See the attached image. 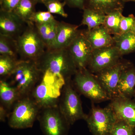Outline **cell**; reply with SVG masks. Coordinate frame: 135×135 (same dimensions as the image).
Wrapping results in <instances>:
<instances>
[{
	"instance_id": "6da1fadb",
	"label": "cell",
	"mask_w": 135,
	"mask_h": 135,
	"mask_svg": "<svg viewBox=\"0 0 135 135\" xmlns=\"http://www.w3.org/2000/svg\"><path fill=\"white\" fill-rule=\"evenodd\" d=\"M36 62L42 75L61 88L78 70L68 48L47 49Z\"/></svg>"
},
{
	"instance_id": "7a4b0ae2",
	"label": "cell",
	"mask_w": 135,
	"mask_h": 135,
	"mask_svg": "<svg viewBox=\"0 0 135 135\" xmlns=\"http://www.w3.org/2000/svg\"><path fill=\"white\" fill-rule=\"evenodd\" d=\"M42 75L36 61L19 60L8 81L16 89L22 97L30 95Z\"/></svg>"
},
{
	"instance_id": "3957f363",
	"label": "cell",
	"mask_w": 135,
	"mask_h": 135,
	"mask_svg": "<svg viewBox=\"0 0 135 135\" xmlns=\"http://www.w3.org/2000/svg\"><path fill=\"white\" fill-rule=\"evenodd\" d=\"M41 109L30 96L23 97L16 102L8 118V125L15 129L32 127Z\"/></svg>"
},
{
	"instance_id": "277c9868",
	"label": "cell",
	"mask_w": 135,
	"mask_h": 135,
	"mask_svg": "<svg viewBox=\"0 0 135 135\" xmlns=\"http://www.w3.org/2000/svg\"><path fill=\"white\" fill-rule=\"evenodd\" d=\"M16 41L20 60L36 61L47 50L32 23H27L24 31Z\"/></svg>"
},
{
	"instance_id": "5b68a950",
	"label": "cell",
	"mask_w": 135,
	"mask_h": 135,
	"mask_svg": "<svg viewBox=\"0 0 135 135\" xmlns=\"http://www.w3.org/2000/svg\"><path fill=\"white\" fill-rule=\"evenodd\" d=\"M58 107L70 126L80 120H84L86 116L83 112L79 95L72 80L66 83L60 90Z\"/></svg>"
},
{
	"instance_id": "8992f818",
	"label": "cell",
	"mask_w": 135,
	"mask_h": 135,
	"mask_svg": "<svg viewBox=\"0 0 135 135\" xmlns=\"http://www.w3.org/2000/svg\"><path fill=\"white\" fill-rule=\"evenodd\" d=\"M72 82L78 92L90 99L92 103H101L110 100L95 75L87 68L78 70Z\"/></svg>"
},
{
	"instance_id": "52a82bcc",
	"label": "cell",
	"mask_w": 135,
	"mask_h": 135,
	"mask_svg": "<svg viewBox=\"0 0 135 135\" xmlns=\"http://www.w3.org/2000/svg\"><path fill=\"white\" fill-rule=\"evenodd\" d=\"M84 120L92 135H110L118 119L109 105L101 108L94 106L92 103L91 109Z\"/></svg>"
},
{
	"instance_id": "ba28073f",
	"label": "cell",
	"mask_w": 135,
	"mask_h": 135,
	"mask_svg": "<svg viewBox=\"0 0 135 135\" xmlns=\"http://www.w3.org/2000/svg\"><path fill=\"white\" fill-rule=\"evenodd\" d=\"M37 120L44 135H67L71 126L58 106L41 109Z\"/></svg>"
},
{
	"instance_id": "9c48e42d",
	"label": "cell",
	"mask_w": 135,
	"mask_h": 135,
	"mask_svg": "<svg viewBox=\"0 0 135 135\" xmlns=\"http://www.w3.org/2000/svg\"><path fill=\"white\" fill-rule=\"evenodd\" d=\"M60 90L50 80L42 75L30 96L40 107L41 109L58 106Z\"/></svg>"
},
{
	"instance_id": "30bf717a",
	"label": "cell",
	"mask_w": 135,
	"mask_h": 135,
	"mask_svg": "<svg viewBox=\"0 0 135 135\" xmlns=\"http://www.w3.org/2000/svg\"><path fill=\"white\" fill-rule=\"evenodd\" d=\"M122 56L115 46L94 50L88 65V70L93 74L115 65L122 60Z\"/></svg>"
},
{
	"instance_id": "8fae6325",
	"label": "cell",
	"mask_w": 135,
	"mask_h": 135,
	"mask_svg": "<svg viewBox=\"0 0 135 135\" xmlns=\"http://www.w3.org/2000/svg\"><path fill=\"white\" fill-rule=\"evenodd\" d=\"M127 62L121 60L115 65L94 74L110 100L116 97V88L120 74Z\"/></svg>"
},
{
	"instance_id": "7c38bea8",
	"label": "cell",
	"mask_w": 135,
	"mask_h": 135,
	"mask_svg": "<svg viewBox=\"0 0 135 135\" xmlns=\"http://www.w3.org/2000/svg\"><path fill=\"white\" fill-rule=\"evenodd\" d=\"M68 48L78 70L87 68L94 50L84 32L80 31Z\"/></svg>"
},
{
	"instance_id": "4fadbf2b",
	"label": "cell",
	"mask_w": 135,
	"mask_h": 135,
	"mask_svg": "<svg viewBox=\"0 0 135 135\" xmlns=\"http://www.w3.org/2000/svg\"><path fill=\"white\" fill-rule=\"evenodd\" d=\"M110 101L108 105L113 111L117 119L135 127V101L119 97L114 98Z\"/></svg>"
},
{
	"instance_id": "5bb4252c",
	"label": "cell",
	"mask_w": 135,
	"mask_h": 135,
	"mask_svg": "<svg viewBox=\"0 0 135 135\" xmlns=\"http://www.w3.org/2000/svg\"><path fill=\"white\" fill-rule=\"evenodd\" d=\"M27 24L13 12L0 11V34L16 40L26 26Z\"/></svg>"
},
{
	"instance_id": "9a60e30c",
	"label": "cell",
	"mask_w": 135,
	"mask_h": 135,
	"mask_svg": "<svg viewBox=\"0 0 135 135\" xmlns=\"http://www.w3.org/2000/svg\"><path fill=\"white\" fill-rule=\"evenodd\" d=\"M135 92V66L128 61L120 74L116 97L132 99Z\"/></svg>"
},
{
	"instance_id": "2e32d148",
	"label": "cell",
	"mask_w": 135,
	"mask_h": 135,
	"mask_svg": "<svg viewBox=\"0 0 135 135\" xmlns=\"http://www.w3.org/2000/svg\"><path fill=\"white\" fill-rule=\"evenodd\" d=\"M79 26L59 22L55 43L53 49L67 48L79 33Z\"/></svg>"
},
{
	"instance_id": "e0dca14e",
	"label": "cell",
	"mask_w": 135,
	"mask_h": 135,
	"mask_svg": "<svg viewBox=\"0 0 135 135\" xmlns=\"http://www.w3.org/2000/svg\"><path fill=\"white\" fill-rule=\"evenodd\" d=\"M83 32L93 50L114 45L113 36L109 33L103 25Z\"/></svg>"
},
{
	"instance_id": "ac0fdd59",
	"label": "cell",
	"mask_w": 135,
	"mask_h": 135,
	"mask_svg": "<svg viewBox=\"0 0 135 135\" xmlns=\"http://www.w3.org/2000/svg\"><path fill=\"white\" fill-rule=\"evenodd\" d=\"M21 97L15 87L7 80L0 79V105L3 107L9 113Z\"/></svg>"
},
{
	"instance_id": "d6986e66",
	"label": "cell",
	"mask_w": 135,
	"mask_h": 135,
	"mask_svg": "<svg viewBox=\"0 0 135 135\" xmlns=\"http://www.w3.org/2000/svg\"><path fill=\"white\" fill-rule=\"evenodd\" d=\"M59 22L56 20L46 23L34 24L47 49H53L55 43Z\"/></svg>"
},
{
	"instance_id": "ffe728a7",
	"label": "cell",
	"mask_w": 135,
	"mask_h": 135,
	"mask_svg": "<svg viewBox=\"0 0 135 135\" xmlns=\"http://www.w3.org/2000/svg\"><path fill=\"white\" fill-rule=\"evenodd\" d=\"M87 1L86 7L105 15L115 11L123 10L125 3L123 0H87Z\"/></svg>"
},
{
	"instance_id": "44dd1931",
	"label": "cell",
	"mask_w": 135,
	"mask_h": 135,
	"mask_svg": "<svg viewBox=\"0 0 135 135\" xmlns=\"http://www.w3.org/2000/svg\"><path fill=\"white\" fill-rule=\"evenodd\" d=\"M114 46L122 56L135 52V32L114 35Z\"/></svg>"
},
{
	"instance_id": "7402d4cb",
	"label": "cell",
	"mask_w": 135,
	"mask_h": 135,
	"mask_svg": "<svg viewBox=\"0 0 135 135\" xmlns=\"http://www.w3.org/2000/svg\"><path fill=\"white\" fill-rule=\"evenodd\" d=\"M83 10L81 25L87 26V30H90L103 25L106 15L86 7Z\"/></svg>"
},
{
	"instance_id": "603a6c76",
	"label": "cell",
	"mask_w": 135,
	"mask_h": 135,
	"mask_svg": "<svg viewBox=\"0 0 135 135\" xmlns=\"http://www.w3.org/2000/svg\"><path fill=\"white\" fill-rule=\"evenodd\" d=\"M0 55L8 56L15 60H19L16 40L0 34Z\"/></svg>"
},
{
	"instance_id": "cb8c5ba5",
	"label": "cell",
	"mask_w": 135,
	"mask_h": 135,
	"mask_svg": "<svg viewBox=\"0 0 135 135\" xmlns=\"http://www.w3.org/2000/svg\"><path fill=\"white\" fill-rule=\"evenodd\" d=\"M36 3V2L34 0H21L12 12L23 21L28 23H30V18L35 12V7Z\"/></svg>"
},
{
	"instance_id": "d4e9b609",
	"label": "cell",
	"mask_w": 135,
	"mask_h": 135,
	"mask_svg": "<svg viewBox=\"0 0 135 135\" xmlns=\"http://www.w3.org/2000/svg\"><path fill=\"white\" fill-rule=\"evenodd\" d=\"M123 10H117L106 15L103 25L111 35L119 34Z\"/></svg>"
},
{
	"instance_id": "484cf974",
	"label": "cell",
	"mask_w": 135,
	"mask_h": 135,
	"mask_svg": "<svg viewBox=\"0 0 135 135\" xmlns=\"http://www.w3.org/2000/svg\"><path fill=\"white\" fill-rule=\"evenodd\" d=\"M18 61L8 56L0 55V79L7 80L15 71Z\"/></svg>"
},
{
	"instance_id": "4316f807",
	"label": "cell",
	"mask_w": 135,
	"mask_h": 135,
	"mask_svg": "<svg viewBox=\"0 0 135 135\" xmlns=\"http://www.w3.org/2000/svg\"><path fill=\"white\" fill-rule=\"evenodd\" d=\"M135 127L123 121L118 120L113 128L110 135H135Z\"/></svg>"
},
{
	"instance_id": "83f0119b",
	"label": "cell",
	"mask_w": 135,
	"mask_h": 135,
	"mask_svg": "<svg viewBox=\"0 0 135 135\" xmlns=\"http://www.w3.org/2000/svg\"><path fill=\"white\" fill-rule=\"evenodd\" d=\"M56 20L52 14L48 11H35L30 18V22L41 24L53 22Z\"/></svg>"
},
{
	"instance_id": "f1b7e54d",
	"label": "cell",
	"mask_w": 135,
	"mask_h": 135,
	"mask_svg": "<svg viewBox=\"0 0 135 135\" xmlns=\"http://www.w3.org/2000/svg\"><path fill=\"white\" fill-rule=\"evenodd\" d=\"M66 3L62 2L59 1H54L50 2L44 4L47 9L48 11L51 14H57L61 16L66 18L68 15L66 13L64 7Z\"/></svg>"
},
{
	"instance_id": "f546056e",
	"label": "cell",
	"mask_w": 135,
	"mask_h": 135,
	"mask_svg": "<svg viewBox=\"0 0 135 135\" xmlns=\"http://www.w3.org/2000/svg\"><path fill=\"white\" fill-rule=\"evenodd\" d=\"M130 32H135V16L133 15L123 16L121 21L119 34Z\"/></svg>"
},
{
	"instance_id": "4dcf8cb0",
	"label": "cell",
	"mask_w": 135,
	"mask_h": 135,
	"mask_svg": "<svg viewBox=\"0 0 135 135\" xmlns=\"http://www.w3.org/2000/svg\"><path fill=\"white\" fill-rule=\"evenodd\" d=\"M21 0H2L0 2L1 9L8 12H12L19 4Z\"/></svg>"
},
{
	"instance_id": "1f68e13d",
	"label": "cell",
	"mask_w": 135,
	"mask_h": 135,
	"mask_svg": "<svg viewBox=\"0 0 135 135\" xmlns=\"http://www.w3.org/2000/svg\"><path fill=\"white\" fill-rule=\"evenodd\" d=\"M86 0H65L66 3L71 7L83 9L85 7Z\"/></svg>"
},
{
	"instance_id": "d6a6232c",
	"label": "cell",
	"mask_w": 135,
	"mask_h": 135,
	"mask_svg": "<svg viewBox=\"0 0 135 135\" xmlns=\"http://www.w3.org/2000/svg\"><path fill=\"white\" fill-rule=\"evenodd\" d=\"M8 112L3 107L0 105V121L1 122H5L8 119Z\"/></svg>"
},
{
	"instance_id": "836d02e7",
	"label": "cell",
	"mask_w": 135,
	"mask_h": 135,
	"mask_svg": "<svg viewBox=\"0 0 135 135\" xmlns=\"http://www.w3.org/2000/svg\"><path fill=\"white\" fill-rule=\"evenodd\" d=\"M54 1H60V0H37V2L40 3H42L44 4H45V3H47Z\"/></svg>"
},
{
	"instance_id": "e575fe53",
	"label": "cell",
	"mask_w": 135,
	"mask_h": 135,
	"mask_svg": "<svg viewBox=\"0 0 135 135\" xmlns=\"http://www.w3.org/2000/svg\"><path fill=\"white\" fill-rule=\"evenodd\" d=\"M123 1L125 3L130 1L134 2H135V0H123Z\"/></svg>"
},
{
	"instance_id": "d590c367",
	"label": "cell",
	"mask_w": 135,
	"mask_h": 135,
	"mask_svg": "<svg viewBox=\"0 0 135 135\" xmlns=\"http://www.w3.org/2000/svg\"><path fill=\"white\" fill-rule=\"evenodd\" d=\"M34 1H36V2H37V0H34Z\"/></svg>"
},
{
	"instance_id": "8d00e7d4",
	"label": "cell",
	"mask_w": 135,
	"mask_h": 135,
	"mask_svg": "<svg viewBox=\"0 0 135 135\" xmlns=\"http://www.w3.org/2000/svg\"><path fill=\"white\" fill-rule=\"evenodd\" d=\"M2 1V0H0V2H1Z\"/></svg>"
},
{
	"instance_id": "74e56055",
	"label": "cell",
	"mask_w": 135,
	"mask_h": 135,
	"mask_svg": "<svg viewBox=\"0 0 135 135\" xmlns=\"http://www.w3.org/2000/svg\"><path fill=\"white\" fill-rule=\"evenodd\" d=\"M134 98H135V92L134 96Z\"/></svg>"
}]
</instances>
